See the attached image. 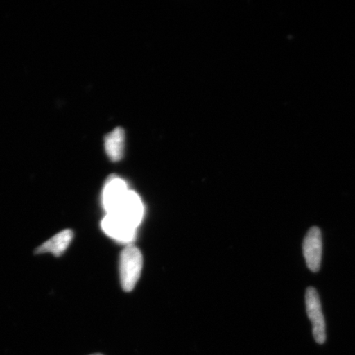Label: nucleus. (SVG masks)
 <instances>
[{"instance_id":"obj_5","label":"nucleus","mask_w":355,"mask_h":355,"mask_svg":"<svg viewBox=\"0 0 355 355\" xmlns=\"http://www.w3.org/2000/svg\"><path fill=\"white\" fill-rule=\"evenodd\" d=\"M101 228L114 241L128 245L136 238L137 229L118 216L106 214L101 221Z\"/></svg>"},{"instance_id":"obj_7","label":"nucleus","mask_w":355,"mask_h":355,"mask_svg":"<svg viewBox=\"0 0 355 355\" xmlns=\"http://www.w3.org/2000/svg\"><path fill=\"white\" fill-rule=\"evenodd\" d=\"M73 239L72 230H64L44 242L37 248V252L38 254H52L56 257L61 256L69 248Z\"/></svg>"},{"instance_id":"obj_2","label":"nucleus","mask_w":355,"mask_h":355,"mask_svg":"<svg viewBox=\"0 0 355 355\" xmlns=\"http://www.w3.org/2000/svg\"><path fill=\"white\" fill-rule=\"evenodd\" d=\"M306 310L313 325V334L318 344L325 343L327 339L326 323L322 311V304L318 293L313 287H309L305 294Z\"/></svg>"},{"instance_id":"obj_8","label":"nucleus","mask_w":355,"mask_h":355,"mask_svg":"<svg viewBox=\"0 0 355 355\" xmlns=\"http://www.w3.org/2000/svg\"><path fill=\"white\" fill-rule=\"evenodd\" d=\"M125 135L121 128H115L105 139V152L113 162H118L123 157Z\"/></svg>"},{"instance_id":"obj_9","label":"nucleus","mask_w":355,"mask_h":355,"mask_svg":"<svg viewBox=\"0 0 355 355\" xmlns=\"http://www.w3.org/2000/svg\"><path fill=\"white\" fill-rule=\"evenodd\" d=\"M92 355H102V354H92Z\"/></svg>"},{"instance_id":"obj_6","label":"nucleus","mask_w":355,"mask_h":355,"mask_svg":"<svg viewBox=\"0 0 355 355\" xmlns=\"http://www.w3.org/2000/svg\"><path fill=\"white\" fill-rule=\"evenodd\" d=\"M121 217L135 228L139 227L144 216V203L135 191H128L125 198L112 214Z\"/></svg>"},{"instance_id":"obj_1","label":"nucleus","mask_w":355,"mask_h":355,"mask_svg":"<svg viewBox=\"0 0 355 355\" xmlns=\"http://www.w3.org/2000/svg\"><path fill=\"white\" fill-rule=\"evenodd\" d=\"M143 264V255L139 248L132 244L124 248L119 260V273L124 291L130 292L135 288L140 278Z\"/></svg>"},{"instance_id":"obj_4","label":"nucleus","mask_w":355,"mask_h":355,"mask_svg":"<svg viewBox=\"0 0 355 355\" xmlns=\"http://www.w3.org/2000/svg\"><path fill=\"white\" fill-rule=\"evenodd\" d=\"M303 250L309 269L318 272L322 263V239L321 230L317 226L310 228L305 235Z\"/></svg>"},{"instance_id":"obj_3","label":"nucleus","mask_w":355,"mask_h":355,"mask_svg":"<svg viewBox=\"0 0 355 355\" xmlns=\"http://www.w3.org/2000/svg\"><path fill=\"white\" fill-rule=\"evenodd\" d=\"M125 181L118 176H110L105 182L103 192H102V205L106 214H112L121 206L128 193Z\"/></svg>"}]
</instances>
